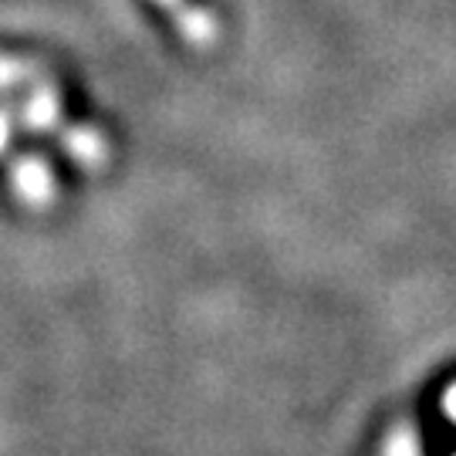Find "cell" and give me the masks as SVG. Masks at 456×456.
Here are the masks:
<instances>
[{"label":"cell","instance_id":"obj_1","mask_svg":"<svg viewBox=\"0 0 456 456\" xmlns=\"http://www.w3.org/2000/svg\"><path fill=\"white\" fill-rule=\"evenodd\" d=\"M389 456H419V443H416V436L412 433H395V440L389 443Z\"/></svg>","mask_w":456,"mask_h":456},{"label":"cell","instance_id":"obj_2","mask_svg":"<svg viewBox=\"0 0 456 456\" xmlns=\"http://www.w3.org/2000/svg\"><path fill=\"white\" fill-rule=\"evenodd\" d=\"M443 409H446V416L456 423V382L446 389V395H443Z\"/></svg>","mask_w":456,"mask_h":456}]
</instances>
